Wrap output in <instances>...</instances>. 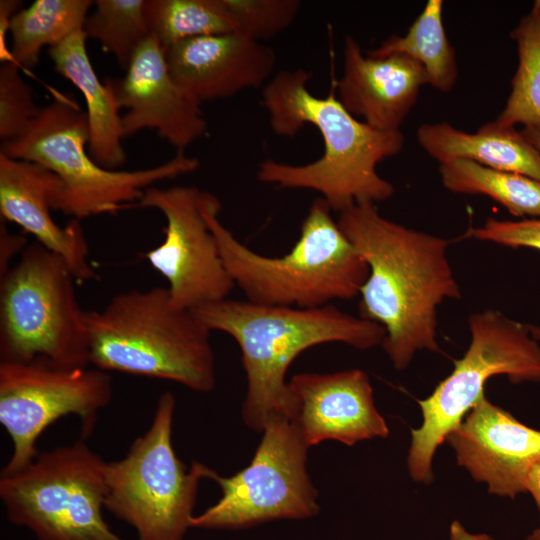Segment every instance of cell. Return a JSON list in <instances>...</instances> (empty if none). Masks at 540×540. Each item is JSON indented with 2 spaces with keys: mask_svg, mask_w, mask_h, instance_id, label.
Returning <instances> with one entry per match:
<instances>
[{
  "mask_svg": "<svg viewBox=\"0 0 540 540\" xmlns=\"http://www.w3.org/2000/svg\"><path fill=\"white\" fill-rule=\"evenodd\" d=\"M337 223L369 267L360 317L384 327L381 346L394 368L406 369L418 351H439L436 309L461 297L449 241L386 219L372 202L339 212Z\"/></svg>",
  "mask_w": 540,
  "mask_h": 540,
  "instance_id": "obj_1",
  "label": "cell"
},
{
  "mask_svg": "<svg viewBox=\"0 0 540 540\" xmlns=\"http://www.w3.org/2000/svg\"><path fill=\"white\" fill-rule=\"evenodd\" d=\"M312 74L303 69L281 70L265 85L262 103L273 132L294 136L306 124L320 132L324 152L301 165L262 161L260 182L280 188L318 192L332 210L341 212L357 202H378L394 194V186L377 173V165L404 146L400 130L381 131L359 121L331 91L316 97L307 88Z\"/></svg>",
  "mask_w": 540,
  "mask_h": 540,
  "instance_id": "obj_2",
  "label": "cell"
},
{
  "mask_svg": "<svg viewBox=\"0 0 540 540\" xmlns=\"http://www.w3.org/2000/svg\"><path fill=\"white\" fill-rule=\"evenodd\" d=\"M192 311L211 331H222L239 345L247 379L241 413L255 432H262L272 415L292 418L295 403L286 374L300 353L332 342L367 350L386 336L378 323L333 304L299 308L226 298Z\"/></svg>",
  "mask_w": 540,
  "mask_h": 540,
  "instance_id": "obj_3",
  "label": "cell"
},
{
  "mask_svg": "<svg viewBox=\"0 0 540 540\" xmlns=\"http://www.w3.org/2000/svg\"><path fill=\"white\" fill-rule=\"evenodd\" d=\"M221 208L214 194L203 191V214L229 275L247 300L315 308L359 295L369 267L322 197L311 203L292 249L279 257L264 256L241 243L219 220Z\"/></svg>",
  "mask_w": 540,
  "mask_h": 540,
  "instance_id": "obj_4",
  "label": "cell"
},
{
  "mask_svg": "<svg viewBox=\"0 0 540 540\" xmlns=\"http://www.w3.org/2000/svg\"><path fill=\"white\" fill-rule=\"evenodd\" d=\"M89 363L95 368L168 380L193 391L216 385L210 333L192 310L176 306L167 287L116 294L86 311Z\"/></svg>",
  "mask_w": 540,
  "mask_h": 540,
  "instance_id": "obj_5",
  "label": "cell"
},
{
  "mask_svg": "<svg viewBox=\"0 0 540 540\" xmlns=\"http://www.w3.org/2000/svg\"><path fill=\"white\" fill-rule=\"evenodd\" d=\"M89 125L86 112L70 97L60 96L42 107L39 115L16 139L4 142L0 152L15 159L36 162L63 182L55 211L81 220L115 214L138 203L157 182L191 173L196 158L178 152L160 165L132 171L109 170L88 153Z\"/></svg>",
  "mask_w": 540,
  "mask_h": 540,
  "instance_id": "obj_6",
  "label": "cell"
},
{
  "mask_svg": "<svg viewBox=\"0 0 540 540\" xmlns=\"http://www.w3.org/2000/svg\"><path fill=\"white\" fill-rule=\"evenodd\" d=\"M65 260L38 242L0 276L1 361L43 357L67 367L89 363L85 310Z\"/></svg>",
  "mask_w": 540,
  "mask_h": 540,
  "instance_id": "obj_7",
  "label": "cell"
},
{
  "mask_svg": "<svg viewBox=\"0 0 540 540\" xmlns=\"http://www.w3.org/2000/svg\"><path fill=\"white\" fill-rule=\"evenodd\" d=\"M471 341L453 371L425 399L418 400L421 425L412 429L407 469L417 483L433 481V458L446 436L485 396L493 376L505 375L514 384L540 383V345L527 325L495 310L469 317Z\"/></svg>",
  "mask_w": 540,
  "mask_h": 540,
  "instance_id": "obj_8",
  "label": "cell"
},
{
  "mask_svg": "<svg viewBox=\"0 0 540 540\" xmlns=\"http://www.w3.org/2000/svg\"><path fill=\"white\" fill-rule=\"evenodd\" d=\"M174 411V395L162 393L148 430L122 459L107 462L105 509L133 527L137 540H183L206 478V465L193 462L188 471L174 450Z\"/></svg>",
  "mask_w": 540,
  "mask_h": 540,
  "instance_id": "obj_9",
  "label": "cell"
},
{
  "mask_svg": "<svg viewBox=\"0 0 540 540\" xmlns=\"http://www.w3.org/2000/svg\"><path fill=\"white\" fill-rule=\"evenodd\" d=\"M106 467L82 440L38 453L25 468L1 474L7 519L36 540H125L103 517Z\"/></svg>",
  "mask_w": 540,
  "mask_h": 540,
  "instance_id": "obj_10",
  "label": "cell"
},
{
  "mask_svg": "<svg viewBox=\"0 0 540 540\" xmlns=\"http://www.w3.org/2000/svg\"><path fill=\"white\" fill-rule=\"evenodd\" d=\"M295 423L272 415L251 462L224 477L207 467L206 479L221 488V498L197 516L191 527L238 530L273 520H302L318 514V492L307 472V451Z\"/></svg>",
  "mask_w": 540,
  "mask_h": 540,
  "instance_id": "obj_11",
  "label": "cell"
},
{
  "mask_svg": "<svg viewBox=\"0 0 540 540\" xmlns=\"http://www.w3.org/2000/svg\"><path fill=\"white\" fill-rule=\"evenodd\" d=\"M111 398L110 375L95 367H67L43 357L1 361L0 423L13 447L1 474L28 466L38 455L40 435L61 417L78 416L83 435L90 434Z\"/></svg>",
  "mask_w": 540,
  "mask_h": 540,
  "instance_id": "obj_12",
  "label": "cell"
},
{
  "mask_svg": "<svg viewBox=\"0 0 540 540\" xmlns=\"http://www.w3.org/2000/svg\"><path fill=\"white\" fill-rule=\"evenodd\" d=\"M202 196L194 186H152L137 203L166 219L164 240L145 257L167 280L172 302L188 310L226 299L235 287L203 214Z\"/></svg>",
  "mask_w": 540,
  "mask_h": 540,
  "instance_id": "obj_13",
  "label": "cell"
},
{
  "mask_svg": "<svg viewBox=\"0 0 540 540\" xmlns=\"http://www.w3.org/2000/svg\"><path fill=\"white\" fill-rule=\"evenodd\" d=\"M110 79L125 137L154 129L178 152L204 136L208 124L200 103L172 77L165 49L152 35L134 54L125 76Z\"/></svg>",
  "mask_w": 540,
  "mask_h": 540,
  "instance_id": "obj_14",
  "label": "cell"
},
{
  "mask_svg": "<svg viewBox=\"0 0 540 540\" xmlns=\"http://www.w3.org/2000/svg\"><path fill=\"white\" fill-rule=\"evenodd\" d=\"M445 442L457 464L489 494L514 498L526 492V479L540 458V430L518 421L486 396L449 432Z\"/></svg>",
  "mask_w": 540,
  "mask_h": 540,
  "instance_id": "obj_15",
  "label": "cell"
},
{
  "mask_svg": "<svg viewBox=\"0 0 540 540\" xmlns=\"http://www.w3.org/2000/svg\"><path fill=\"white\" fill-rule=\"evenodd\" d=\"M289 387L295 403L291 420L309 448L327 440L353 446L389 435L369 377L360 369L299 373Z\"/></svg>",
  "mask_w": 540,
  "mask_h": 540,
  "instance_id": "obj_16",
  "label": "cell"
},
{
  "mask_svg": "<svg viewBox=\"0 0 540 540\" xmlns=\"http://www.w3.org/2000/svg\"><path fill=\"white\" fill-rule=\"evenodd\" d=\"M63 182L48 168L0 152V214L61 256L78 283L96 278L89 247L79 220L61 227L52 218Z\"/></svg>",
  "mask_w": 540,
  "mask_h": 540,
  "instance_id": "obj_17",
  "label": "cell"
},
{
  "mask_svg": "<svg viewBox=\"0 0 540 540\" xmlns=\"http://www.w3.org/2000/svg\"><path fill=\"white\" fill-rule=\"evenodd\" d=\"M165 56L174 80L200 104L267 84L276 64L271 47L237 33L182 40Z\"/></svg>",
  "mask_w": 540,
  "mask_h": 540,
  "instance_id": "obj_18",
  "label": "cell"
},
{
  "mask_svg": "<svg viewBox=\"0 0 540 540\" xmlns=\"http://www.w3.org/2000/svg\"><path fill=\"white\" fill-rule=\"evenodd\" d=\"M425 84V69L416 60L402 54L365 56L352 36L345 37L338 99L371 127L399 130Z\"/></svg>",
  "mask_w": 540,
  "mask_h": 540,
  "instance_id": "obj_19",
  "label": "cell"
},
{
  "mask_svg": "<svg viewBox=\"0 0 540 540\" xmlns=\"http://www.w3.org/2000/svg\"><path fill=\"white\" fill-rule=\"evenodd\" d=\"M83 29L48 49L55 71L84 96L89 125L88 153L103 168L115 170L126 162L122 116L109 78L101 82L90 62Z\"/></svg>",
  "mask_w": 540,
  "mask_h": 540,
  "instance_id": "obj_20",
  "label": "cell"
},
{
  "mask_svg": "<svg viewBox=\"0 0 540 540\" xmlns=\"http://www.w3.org/2000/svg\"><path fill=\"white\" fill-rule=\"evenodd\" d=\"M416 135L422 149L439 164L469 160L540 181V153L515 127L493 121L467 133L447 122L424 123Z\"/></svg>",
  "mask_w": 540,
  "mask_h": 540,
  "instance_id": "obj_21",
  "label": "cell"
},
{
  "mask_svg": "<svg viewBox=\"0 0 540 540\" xmlns=\"http://www.w3.org/2000/svg\"><path fill=\"white\" fill-rule=\"evenodd\" d=\"M91 0H35L12 17L9 33L11 60L19 67L31 68L42 49L61 43L83 29Z\"/></svg>",
  "mask_w": 540,
  "mask_h": 540,
  "instance_id": "obj_22",
  "label": "cell"
},
{
  "mask_svg": "<svg viewBox=\"0 0 540 540\" xmlns=\"http://www.w3.org/2000/svg\"><path fill=\"white\" fill-rule=\"evenodd\" d=\"M442 9L443 1L429 0L405 35L389 36L367 55H406L423 66L429 85L449 92L457 81L458 68L455 50L443 26Z\"/></svg>",
  "mask_w": 540,
  "mask_h": 540,
  "instance_id": "obj_23",
  "label": "cell"
},
{
  "mask_svg": "<svg viewBox=\"0 0 540 540\" xmlns=\"http://www.w3.org/2000/svg\"><path fill=\"white\" fill-rule=\"evenodd\" d=\"M439 174L449 191L488 196L516 217H540L539 180L463 159L440 164Z\"/></svg>",
  "mask_w": 540,
  "mask_h": 540,
  "instance_id": "obj_24",
  "label": "cell"
},
{
  "mask_svg": "<svg viewBox=\"0 0 540 540\" xmlns=\"http://www.w3.org/2000/svg\"><path fill=\"white\" fill-rule=\"evenodd\" d=\"M516 42L518 66L511 91L496 120L498 125L540 126V0L511 31Z\"/></svg>",
  "mask_w": 540,
  "mask_h": 540,
  "instance_id": "obj_25",
  "label": "cell"
},
{
  "mask_svg": "<svg viewBox=\"0 0 540 540\" xmlns=\"http://www.w3.org/2000/svg\"><path fill=\"white\" fill-rule=\"evenodd\" d=\"M145 15L164 49L186 39L235 33L225 0H146Z\"/></svg>",
  "mask_w": 540,
  "mask_h": 540,
  "instance_id": "obj_26",
  "label": "cell"
},
{
  "mask_svg": "<svg viewBox=\"0 0 540 540\" xmlns=\"http://www.w3.org/2000/svg\"><path fill=\"white\" fill-rule=\"evenodd\" d=\"M146 0H97L83 32L97 40L127 70L134 54L150 36L145 15Z\"/></svg>",
  "mask_w": 540,
  "mask_h": 540,
  "instance_id": "obj_27",
  "label": "cell"
},
{
  "mask_svg": "<svg viewBox=\"0 0 540 540\" xmlns=\"http://www.w3.org/2000/svg\"><path fill=\"white\" fill-rule=\"evenodd\" d=\"M235 24V33L254 41L271 39L296 18L298 0H225Z\"/></svg>",
  "mask_w": 540,
  "mask_h": 540,
  "instance_id": "obj_28",
  "label": "cell"
},
{
  "mask_svg": "<svg viewBox=\"0 0 540 540\" xmlns=\"http://www.w3.org/2000/svg\"><path fill=\"white\" fill-rule=\"evenodd\" d=\"M33 92L13 61L0 67V138L2 143L19 137L41 112Z\"/></svg>",
  "mask_w": 540,
  "mask_h": 540,
  "instance_id": "obj_29",
  "label": "cell"
},
{
  "mask_svg": "<svg viewBox=\"0 0 540 540\" xmlns=\"http://www.w3.org/2000/svg\"><path fill=\"white\" fill-rule=\"evenodd\" d=\"M465 236L507 247H527L540 251V219L512 221L488 218L482 226L469 228ZM527 327L531 336L539 341L540 326Z\"/></svg>",
  "mask_w": 540,
  "mask_h": 540,
  "instance_id": "obj_30",
  "label": "cell"
},
{
  "mask_svg": "<svg viewBox=\"0 0 540 540\" xmlns=\"http://www.w3.org/2000/svg\"><path fill=\"white\" fill-rule=\"evenodd\" d=\"M28 245L27 239L22 235L11 234L5 227L4 220L0 222V276L11 267V260L21 254Z\"/></svg>",
  "mask_w": 540,
  "mask_h": 540,
  "instance_id": "obj_31",
  "label": "cell"
},
{
  "mask_svg": "<svg viewBox=\"0 0 540 540\" xmlns=\"http://www.w3.org/2000/svg\"><path fill=\"white\" fill-rule=\"evenodd\" d=\"M20 4L21 2L17 0L0 1V57L3 63L12 61L10 51L7 48L6 36L9 33L11 19L19 11Z\"/></svg>",
  "mask_w": 540,
  "mask_h": 540,
  "instance_id": "obj_32",
  "label": "cell"
},
{
  "mask_svg": "<svg viewBox=\"0 0 540 540\" xmlns=\"http://www.w3.org/2000/svg\"><path fill=\"white\" fill-rule=\"evenodd\" d=\"M526 492L533 497L540 514V458L531 466L526 479Z\"/></svg>",
  "mask_w": 540,
  "mask_h": 540,
  "instance_id": "obj_33",
  "label": "cell"
},
{
  "mask_svg": "<svg viewBox=\"0 0 540 540\" xmlns=\"http://www.w3.org/2000/svg\"><path fill=\"white\" fill-rule=\"evenodd\" d=\"M450 540H494L488 534H473L468 532L459 521H453L449 530Z\"/></svg>",
  "mask_w": 540,
  "mask_h": 540,
  "instance_id": "obj_34",
  "label": "cell"
},
{
  "mask_svg": "<svg viewBox=\"0 0 540 540\" xmlns=\"http://www.w3.org/2000/svg\"><path fill=\"white\" fill-rule=\"evenodd\" d=\"M521 133L540 153V126H525Z\"/></svg>",
  "mask_w": 540,
  "mask_h": 540,
  "instance_id": "obj_35",
  "label": "cell"
},
{
  "mask_svg": "<svg viewBox=\"0 0 540 540\" xmlns=\"http://www.w3.org/2000/svg\"><path fill=\"white\" fill-rule=\"evenodd\" d=\"M526 540H540V527L535 529Z\"/></svg>",
  "mask_w": 540,
  "mask_h": 540,
  "instance_id": "obj_36",
  "label": "cell"
}]
</instances>
